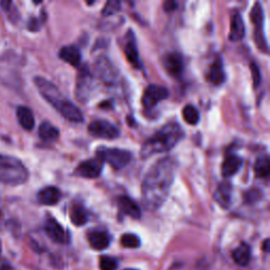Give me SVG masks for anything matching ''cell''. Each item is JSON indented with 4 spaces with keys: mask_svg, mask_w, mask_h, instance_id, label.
Here are the masks:
<instances>
[{
    "mask_svg": "<svg viewBox=\"0 0 270 270\" xmlns=\"http://www.w3.org/2000/svg\"><path fill=\"white\" fill-rule=\"evenodd\" d=\"M164 7H165V11H174L175 8L177 7V3L175 1H166L164 3Z\"/></svg>",
    "mask_w": 270,
    "mask_h": 270,
    "instance_id": "d6a6232c",
    "label": "cell"
},
{
    "mask_svg": "<svg viewBox=\"0 0 270 270\" xmlns=\"http://www.w3.org/2000/svg\"><path fill=\"white\" fill-rule=\"evenodd\" d=\"M17 120L24 130H32L35 126V118H34L32 110L25 106H19L16 110Z\"/></svg>",
    "mask_w": 270,
    "mask_h": 270,
    "instance_id": "ffe728a7",
    "label": "cell"
},
{
    "mask_svg": "<svg viewBox=\"0 0 270 270\" xmlns=\"http://www.w3.org/2000/svg\"><path fill=\"white\" fill-rule=\"evenodd\" d=\"M232 258L239 266H247L251 260V248L249 245L246 243H242L239 247H236L233 250Z\"/></svg>",
    "mask_w": 270,
    "mask_h": 270,
    "instance_id": "7402d4cb",
    "label": "cell"
},
{
    "mask_svg": "<svg viewBox=\"0 0 270 270\" xmlns=\"http://www.w3.org/2000/svg\"><path fill=\"white\" fill-rule=\"evenodd\" d=\"M264 250L265 251H268L269 250V240H266L264 242Z\"/></svg>",
    "mask_w": 270,
    "mask_h": 270,
    "instance_id": "836d02e7",
    "label": "cell"
},
{
    "mask_svg": "<svg viewBox=\"0 0 270 270\" xmlns=\"http://www.w3.org/2000/svg\"><path fill=\"white\" fill-rule=\"evenodd\" d=\"M183 117L185 122L191 126L197 125L200 122V113L192 105H187L183 109Z\"/></svg>",
    "mask_w": 270,
    "mask_h": 270,
    "instance_id": "83f0119b",
    "label": "cell"
},
{
    "mask_svg": "<svg viewBox=\"0 0 270 270\" xmlns=\"http://www.w3.org/2000/svg\"><path fill=\"white\" fill-rule=\"evenodd\" d=\"M250 70H251V74H252V81H253V84H255V88H258L260 84H261V81H262V77H261V71L259 69V67L257 64L252 63L250 65Z\"/></svg>",
    "mask_w": 270,
    "mask_h": 270,
    "instance_id": "1f68e13d",
    "label": "cell"
},
{
    "mask_svg": "<svg viewBox=\"0 0 270 270\" xmlns=\"http://www.w3.org/2000/svg\"><path fill=\"white\" fill-rule=\"evenodd\" d=\"M88 241L91 247L95 250H104L110 245V238L108 233L101 230L91 231L88 234Z\"/></svg>",
    "mask_w": 270,
    "mask_h": 270,
    "instance_id": "d6986e66",
    "label": "cell"
},
{
    "mask_svg": "<svg viewBox=\"0 0 270 270\" xmlns=\"http://www.w3.org/2000/svg\"><path fill=\"white\" fill-rule=\"evenodd\" d=\"M46 232L48 234L49 238L52 240L55 243L58 244H65L67 243V233L66 230L64 229V227L59 224L55 218L51 217L49 218L47 223H46Z\"/></svg>",
    "mask_w": 270,
    "mask_h": 270,
    "instance_id": "7c38bea8",
    "label": "cell"
},
{
    "mask_svg": "<svg viewBox=\"0 0 270 270\" xmlns=\"http://www.w3.org/2000/svg\"><path fill=\"white\" fill-rule=\"evenodd\" d=\"M92 76L88 69V67H83L79 70L77 76V82H76V96L80 100V103H86L89 97L91 90Z\"/></svg>",
    "mask_w": 270,
    "mask_h": 270,
    "instance_id": "30bf717a",
    "label": "cell"
},
{
    "mask_svg": "<svg viewBox=\"0 0 270 270\" xmlns=\"http://www.w3.org/2000/svg\"><path fill=\"white\" fill-rule=\"evenodd\" d=\"M120 10H121V2L111 0V1H108L107 4L105 5L104 11H103V15L104 16L112 15V14H115L116 12H118Z\"/></svg>",
    "mask_w": 270,
    "mask_h": 270,
    "instance_id": "4dcf8cb0",
    "label": "cell"
},
{
    "mask_svg": "<svg viewBox=\"0 0 270 270\" xmlns=\"http://www.w3.org/2000/svg\"><path fill=\"white\" fill-rule=\"evenodd\" d=\"M117 266V261L111 257L104 256L99 259V267L101 270H116Z\"/></svg>",
    "mask_w": 270,
    "mask_h": 270,
    "instance_id": "f546056e",
    "label": "cell"
},
{
    "mask_svg": "<svg viewBox=\"0 0 270 270\" xmlns=\"http://www.w3.org/2000/svg\"><path fill=\"white\" fill-rule=\"evenodd\" d=\"M70 217L73 225L82 226L88 222L87 211L80 204H74L70 211Z\"/></svg>",
    "mask_w": 270,
    "mask_h": 270,
    "instance_id": "484cf974",
    "label": "cell"
},
{
    "mask_svg": "<svg viewBox=\"0 0 270 270\" xmlns=\"http://www.w3.org/2000/svg\"><path fill=\"white\" fill-rule=\"evenodd\" d=\"M39 137L47 142H53L59 137V130L54 125L49 122H44L40 124L38 129Z\"/></svg>",
    "mask_w": 270,
    "mask_h": 270,
    "instance_id": "cb8c5ba5",
    "label": "cell"
},
{
    "mask_svg": "<svg viewBox=\"0 0 270 270\" xmlns=\"http://www.w3.org/2000/svg\"><path fill=\"white\" fill-rule=\"evenodd\" d=\"M118 207L123 211V212L132 218H140L141 210L137 202H135L129 197H121L118 200Z\"/></svg>",
    "mask_w": 270,
    "mask_h": 270,
    "instance_id": "e0dca14e",
    "label": "cell"
},
{
    "mask_svg": "<svg viewBox=\"0 0 270 270\" xmlns=\"http://www.w3.org/2000/svg\"><path fill=\"white\" fill-rule=\"evenodd\" d=\"M245 36V24L240 13H234L230 21L229 39L231 41H240Z\"/></svg>",
    "mask_w": 270,
    "mask_h": 270,
    "instance_id": "ac0fdd59",
    "label": "cell"
},
{
    "mask_svg": "<svg viewBox=\"0 0 270 270\" xmlns=\"http://www.w3.org/2000/svg\"><path fill=\"white\" fill-rule=\"evenodd\" d=\"M96 70L100 77L107 82H112L115 79V71L106 57H100L96 64Z\"/></svg>",
    "mask_w": 270,
    "mask_h": 270,
    "instance_id": "603a6c76",
    "label": "cell"
},
{
    "mask_svg": "<svg viewBox=\"0 0 270 270\" xmlns=\"http://www.w3.org/2000/svg\"><path fill=\"white\" fill-rule=\"evenodd\" d=\"M163 65L166 71L173 77H181L184 72V58L177 52L168 53L163 58Z\"/></svg>",
    "mask_w": 270,
    "mask_h": 270,
    "instance_id": "8fae6325",
    "label": "cell"
},
{
    "mask_svg": "<svg viewBox=\"0 0 270 270\" xmlns=\"http://www.w3.org/2000/svg\"><path fill=\"white\" fill-rule=\"evenodd\" d=\"M169 96V91L167 88L158 84H150L143 92L141 103L146 109L155 107L159 101L166 99Z\"/></svg>",
    "mask_w": 270,
    "mask_h": 270,
    "instance_id": "ba28073f",
    "label": "cell"
},
{
    "mask_svg": "<svg viewBox=\"0 0 270 270\" xmlns=\"http://www.w3.org/2000/svg\"><path fill=\"white\" fill-rule=\"evenodd\" d=\"M88 131L92 136L103 139H115L121 133L115 125L104 120H96L90 123Z\"/></svg>",
    "mask_w": 270,
    "mask_h": 270,
    "instance_id": "52a82bcc",
    "label": "cell"
},
{
    "mask_svg": "<svg viewBox=\"0 0 270 270\" xmlns=\"http://www.w3.org/2000/svg\"><path fill=\"white\" fill-rule=\"evenodd\" d=\"M207 80L214 84V86H218V84H222L226 79V74L224 71V66L222 63L221 58H217L216 61L210 66L209 70L206 74Z\"/></svg>",
    "mask_w": 270,
    "mask_h": 270,
    "instance_id": "4fadbf2b",
    "label": "cell"
},
{
    "mask_svg": "<svg viewBox=\"0 0 270 270\" xmlns=\"http://www.w3.org/2000/svg\"><path fill=\"white\" fill-rule=\"evenodd\" d=\"M184 137V131L176 123H169L142 143L140 157L149 158L158 153L170 151Z\"/></svg>",
    "mask_w": 270,
    "mask_h": 270,
    "instance_id": "7a4b0ae2",
    "label": "cell"
},
{
    "mask_svg": "<svg viewBox=\"0 0 270 270\" xmlns=\"http://www.w3.org/2000/svg\"><path fill=\"white\" fill-rule=\"evenodd\" d=\"M59 57L64 62L68 63L73 67H78L80 64V52L77 47L75 46H66L59 51Z\"/></svg>",
    "mask_w": 270,
    "mask_h": 270,
    "instance_id": "44dd1931",
    "label": "cell"
},
{
    "mask_svg": "<svg viewBox=\"0 0 270 270\" xmlns=\"http://www.w3.org/2000/svg\"><path fill=\"white\" fill-rule=\"evenodd\" d=\"M176 169L177 162L171 156L158 159L151 166L141 186L142 202L148 210L154 211L166 202L175 179Z\"/></svg>",
    "mask_w": 270,
    "mask_h": 270,
    "instance_id": "6da1fadb",
    "label": "cell"
},
{
    "mask_svg": "<svg viewBox=\"0 0 270 270\" xmlns=\"http://www.w3.org/2000/svg\"><path fill=\"white\" fill-rule=\"evenodd\" d=\"M61 199L62 192L56 187H53V186H49V187L41 189L37 194L38 202L40 204L47 206L56 205Z\"/></svg>",
    "mask_w": 270,
    "mask_h": 270,
    "instance_id": "9a60e30c",
    "label": "cell"
},
{
    "mask_svg": "<svg viewBox=\"0 0 270 270\" xmlns=\"http://www.w3.org/2000/svg\"><path fill=\"white\" fill-rule=\"evenodd\" d=\"M34 82H35L42 97L50 105H52L66 120L73 123H81L83 121V115L80 110L69 99L65 98L55 84L44 77H40V76L35 77Z\"/></svg>",
    "mask_w": 270,
    "mask_h": 270,
    "instance_id": "3957f363",
    "label": "cell"
},
{
    "mask_svg": "<svg viewBox=\"0 0 270 270\" xmlns=\"http://www.w3.org/2000/svg\"><path fill=\"white\" fill-rule=\"evenodd\" d=\"M96 156L103 163H108L110 166L114 169H118V170L128 165L132 158L129 151L107 147H99L96 150Z\"/></svg>",
    "mask_w": 270,
    "mask_h": 270,
    "instance_id": "5b68a950",
    "label": "cell"
},
{
    "mask_svg": "<svg viewBox=\"0 0 270 270\" xmlns=\"http://www.w3.org/2000/svg\"><path fill=\"white\" fill-rule=\"evenodd\" d=\"M125 54L127 56V59H128L129 63L134 67L136 68V69H139L141 67V63L139 59V55H138V50L136 47V44H135V41L133 39V37L128 40V42L126 44L125 47Z\"/></svg>",
    "mask_w": 270,
    "mask_h": 270,
    "instance_id": "d4e9b609",
    "label": "cell"
},
{
    "mask_svg": "<svg viewBox=\"0 0 270 270\" xmlns=\"http://www.w3.org/2000/svg\"><path fill=\"white\" fill-rule=\"evenodd\" d=\"M250 19L256 25V32H255V40L258 48L263 51V52H267L268 46L267 41L264 35L263 28H264V10L263 6L261 5L260 2H257L252 6L250 11Z\"/></svg>",
    "mask_w": 270,
    "mask_h": 270,
    "instance_id": "8992f818",
    "label": "cell"
},
{
    "mask_svg": "<svg viewBox=\"0 0 270 270\" xmlns=\"http://www.w3.org/2000/svg\"><path fill=\"white\" fill-rule=\"evenodd\" d=\"M29 171L18 158L0 155V183L20 185L28 181Z\"/></svg>",
    "mask_w": 270,
    "mask_h": 270,
    "instance_id": "277c9868",
    "label": "cell"
},
{
    "mask_svg": "<svg viewBox=\"0 0 270 270\" xmlns=\"http://www.w3.org/2000/svg\"><path fill=\"white\" fill-rule=\"evenodd\" d=\"M121 243H122L123 246L126 248L135 249V248H138L140 246V239L134 233H125L122 236Z\"/></svg>",
    "mask_w": 270,
    "mask_h": 270,
    "instance_id": "f1b7e54d",
    "label": "cell"
},
{
    "mask_svg": "<svg viewBox=\"0 0 270 270\" xmlns=\"http://www.w3.org/2000/svg\"><path fill=\"white\" fill-rule=\"evenodd\" d=\"M214 200L224 209H228L232 202V187L230 184L222 183L214 192Z\"/></svg>",
    "mask_w": 270,
    "mask_h": 270,
    "instance_id": "5bb4252c",
    "label": "cell"
},
{
    "mask_svg": "<svg viewBox=\"0 0 270 270\" xmlns=\"http://www.w3.org/2000/svg\"><path fill=\"white\" fill-rule=\"evenodd\" d=\"M255 173L259 179H268L270 175V160L267 154L258 158L255 165Z\"/></svg>",
    "mask_w": 270,
    "mask_h": 270,
    "instance_id": "4316f807",
    "label": "cell"
},
{
    "mask_svg": "<svg viewBox=\"0 0 270 270\" xmlns=\"http://www.w3.org/2000/svg\"><path fill=\"white\" fill-rule=\"evenodd\" d=\"M0 253H1V243H0Z\"/></svg>",
    "mask_w": 270,
    "mask_h": 270,
    "instance_id": "d590c367",
    "label": "cell"
},
{
    "mask_svg": "<svg viewBox=\"0 0 270 270\" xmlns=\"http://www.w3.org/2000/svg\"><path fill=\"white\" fill-rule=\"evenodd\" d=\"M124 270H138V269H132V268H129V269H124Z\"/></svg>",
    "mask_w": 270,
    "mask_h": 270,
    "instance_id": "e575fe53",
    "label": "cell"
},
{
    "mask_svg": "<svg viewBox=\"0 0 270 270\" xmlns=\"http://www.w3.org/2000/svg\"><path fill=\"white\" fill-rule=\"evenodd\" d=\"M103 162L98 158L83 160L75 169V174L84 179H96L103 171Z\"/></svg>",
    "mask_w": 270,
    "mask_h": 270,
    "instance_id": "9c48e42d",
    "label": "cell"
},
{
    "mask_svg": "<svg viewBox=\"0 0 270 270\" xmlns=\"http://www.w3.org/2000/svg\"><path fill=\"white\" fill-rule=\"evenodd\" d=\"M243 166V160L240 156L234 155V154H229L228 155L224 163L222 165V174L226 179L228 177H231L234 174L238 173L240 171V169Z\"/></svg>",
    "mask_w": 270,
    "mask_h": 270,
    "instance_id": "2e32d148",
    "label": "cell"
}]
</instances>
